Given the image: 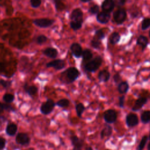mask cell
Masks as SVG:
<instances>
[{"instance_id":"cell-32","label":"cell","mask_w":150,"mask_h":150,"mask_svg":"<svg viewBox=\"0 0 150 150\" xmlns=\"http://www.w3.org/2000/svg\"><path fill=\"white\" fill-rule=\"evenodd\" d=\"M150 26V18H144L142 22L141 28L142 30H145Z\"/></svg>"},{"instance_id":"cell-15","label":"cell","mask_w":150,"mask_h":150,"mask_svg":"<svg viewBox=\"0 0 150 150\" xmlns=\"http://www.w3.org/2000/svg\"><path fill=\"white\" fill-rule=\"evenodd\" d=\"M17 129H18V127L15 124L10 123L7 125L5 129V132L8 135L13 136L16 133Z\"/></svg>"},{"instance_id":"cell-13","label":"cell","mask_w":150,"mask_h":150,"mask_svg":"<svg viewBox=\"0 0 150 150\" xmlns=\"http://www.w3.org/2000/svg\"><path fill=\"white\" fill-rule=\"evenodd\" d=\"M110 18V14L108 12L102 11L98 13L97 15V20L101 23L105 24L107 23Z\"/></svg>"},{"instance_id":"cell-50","label":"cell","mask_w":150,"mask_h":150,"mask_svg":"<svg viewBox=\"0 0 150 150\" xmlns=\"http://www.w3.org/2000/svg\"><path fill=\"white\" fill-rule=\"evenodd\" d=\"M149 38H150V30H149Z\"/></svg>"},{"instance_id":"cell-8","label":"cell","mask_w":150,"mask_h":150,"mask_svg":"<svg viewBox=\"0 0 150 150\" xmlns=\"http://www.w3.org/2000/svg\"><path fill=\"white\" fill-rule=\"evenodd\" d=\"M138 124L137 115L133 113H129L126 117V124L129 127H133Z\"/></svg>"},{"instance_id":"cell-47","label":"cell","mask_w":150,"mask_h":150,"mask_svg":"<svg viewBox=\"0 0 150 150\" xmlns=\"http://www.w3.org/2000/svg\"><path fill=\"white\" fill-rule=\"evenodd\" d=\"M86 150H93V149L91 147H88V148H87Z\"/></svg>"},{"instance_id":"cell-33","label":"cell","mask_w":150,"mask_h":150,"mask_svg":"<svg viewBox=\"0 0 150 150\" xmlns=\"http://www.w3.org/2000/svg\"><path fill=\"white\" fill-rule=\"evenodd\" d=\"M47 39V38L46 36H45V35H39L36 38V42L38 44L41 45V44H43L45 42H46Z\"/></svg>"},{"instance_id":"cell-26","label":"cell","mask_w":150,"mask_h":150,"mask_svg":"<svg viewBox=\"0 0 150 150\" xmlns=\"http://www.w3.org/2000/svg\"><path fill=\"white\" fill-rule=\"evenodd\" d=\"M85 110V107L82 103H79L76 105V111L77 115L79 117H81L83 111Z\"/></svg>"},{"instance_id":"cell-48","label":"cell","mask_w":150,"mask_h":150,"mask_svg":"<svg viewBox=\"0 0 150 150\" xmlns=\"http://www.w3.org/2000/svg\"><path fill=\"white\" fill-rule=\"evenodd\" d=\"M81 1L82 2H89V1H83V0H81Z\"/></svg>"},{"instance_id":"cell-24","label":"cell","mask_w":150,"mask_h":150,"mask_svg":"<svg viewBox=\"0 0 150 150\" xmlns=\"http://www.w3.org/2000/svg\"><path fill=\"white\" fill-rule=\"evenodd\" d=\"M141 120L144 124L149 122L150 121V111H144L141 115Z\"/></svg>"},{"instance_id":"cell-38","label":"cell","mask_w":150,"mask_h":150,"mask_svg":"<svg viewBox=\"0 0 150 150\" xmlns=\"http://www.w3.org/2000/svg\"><path fill=\"white\" fill-rule=\"evenodd\" d=\"M41 2H42L40 0H31L30 5H31L32 7H33L34 8H38L40 5Z\"/></svg>"},{"instance_id":"cell-22","label":"cell","mask_w":150,"mask_h":150,"mask_svg":"<svg viewBox=\"0 0 150 150\" xmlns=\"http://www.w3.org/2000/svg\"><path fill=\"white\" fill-rule=\"evenodd\" d=\"M129 88V86L127 82L123 81L121 82L118 86V90L121 94L125 93L128 91Z\"/></svg>"},{"instance_id":"cell-27","label":"cell","mask_w":150,"mask_h":150,"mask_svg":"<svg viewBox=\"0 0 150 150\" xmlns=\"http://www.w3.org/2000/svg\"><path fill=\"white\" fill-rule=\"evenodd\" d=\"M148 136L146 135H144L142 137L138 146V149L137 150H143L146 142H147V141H148Z\"/></svg>"},{"instance_id":"cell-28","label":"cell","mask_w":150,"mask_h":150,"mask_svg":"<svg viewBox=\"0 0 150 150\" xmlns=\"http://www.w3.org/2000/svg\"><path fill=\"white\" fill-rule=\"evenodd\" d=\"M14 95L10 93H6L3 96V100L6 103H12L14 100Z\"/></svg>"},{"instance_id":"cell-42","label":"cell","mask_w":150,"mask_h":150,"mask_svg":"<svg viewBox=\"0 0 150 150\" xmlns=\"http://www.w3.org/2000/svg\"><path fill=\"white\" fill-rule=\"evenodd\" d=\"M125 1L118 0V1H115V2H114V4H115H115H117V5L118 6H122V5L125 4Z\"/></svg>"},{"instance_id":"cell-40","label":"cell","mask_w":150,"mask_h":150,"mask_svg":"<svg viewBox=\"0 0 150 150\" xmlns=\"http://www.w3.org/2000/svg\"><path fill=\"white\" fill-rule=\"evenodd\" d=\"M4 105V108L5 110H8V111H15V109L9 104L6 103V104H3Z\"/></svg>"},{"instance_id":"cell-9","label":"cell","mask_w":150,"mask_h":150,"mask_svg":"<svg viewBox=\"0 0 150 150\" xmlns=\"http://www.w3.org/2000/svg\"><path fill=\"white\" fill-rule=\"evenodd\" d=\"M47 67H53L56 70H61L65 66V62L63 60L57 59L47 63Z\"/></svg>"},{"instance_id":"cell-16","label":"cell","mask_w":150,"mask_h":150,"mask_svg":"<svg viewBox=\"0 0 150 150\" xmlns=\"http://www.w3.org/2000/svg\"><path fill=\"white\" fill-rule=\"evenodd\" d=\"M70 141L71 144L73 145L74 148H81L83 145L84 142L82 139H80L76 135H72L70 137Z\"/></svg>"},{"instance_id":"cell-29","label":"cell","mask_w":150,"mask_h":150,"mask_svg":"<svg viewBox=\"0 0 150 150\" xmlns=\"http://www.w3.org/2000/svg\"><path fill=\"white\" fill-rule=\"evenodd\" d=\"M81 26H82V22L73 21H71L70 22V27L74 30H77L80 29Z\"/></svg>"},{"instance_id":"cell-43","label":"cell","mask_w":150,"mask_h":150,"mask_svg":"<svg viewBox=\"0 0 150 150\" xmlns=\"http://www.w3.org/2000/svg\"><path fill=\"white\" fill-rule=\"evenodd\" d=\"M124 96H122L120 97V101H119V104L120 107L122 108L124 107Z\"/></svg>"},{"instance_id":"cell-41","label":"cell","mask_w":150,"mask_h":150,"mask_svg":"<svg viewBox=\"0 0 150 150\" xmlns=\"http://www.w3.org/2000/svg\"><path fill=\"white\" fill-rule=\"evenodd\" d=\"M121 77L120 76L119 74H116L114 76V81L116 83H119V81H121Z\"/></svg>"},{"instance_id":"cell-19","label":"cell","mask_w":150,"mask_h":150,"mask_svg":"<svg viewBox=\"0 0 150 150\" xmlns=\"http://www.w3.org/2000/svg\"><path fill=\"white\" fill-rule=\"evenodd\" d=\"M24 90L29 96H32L35 95L38 92V88L35 86H28V84H25L24 86Z\"/></svg>"},{"instance_id":"cell-23","label":"cell","mask_w":150,"mask_h":150,"mask_svg":"<svg viewBox=\"0 0 150 150\" xmlns=\"http://www.w3.org/2000/svg\"><path fill=\"white\" fill-rule=\"evenodd\" d=\"M120 39V36L118 34V33H117V32L112 33L110 35V38H109L110 42L112 45H114V44H116L117 43H118L119 42Z\"/></svg>"},{"instance_id":"cell-25","label":"cell","mask_w":150,"mask_h":150,"mask_svg":"<svg viewBox=\"0 0 150 150\" xmlns=\"http://www.w3.org/2000/svg\"><path fill=\"white\" fill-rule=\"evenodd\" d=\"M81 56L84 61H88L93 57V53L90 49H85L83 51Z\"/></svg>"},{"instance_id":"cell-21","label":"cell","mask_w":150,"mask_h":150,"mask_svg":"<svg viewBox=\"0 0 150 150\" xmlns=\"http://www.w3.org/2000/svg\"><path fill=\"white\" fill-rule=\"evenodd\" d=\"M112 134V127L108 125H106L101 132V138L103 139L105 137H109Z\"/></svg>"},{"instance_id":"cell-30","label":"cell","mask_w":150,"mask_h":150,"mask_svg":"<svg viewBox=\"0 0 150 150\" xmlns=\"http://www.w3.org/2000/svg\"><path fill=\"white\" fill-rule=\"evenodd\" d=\"M56 105L60 107H66L69 105V101L67 99L63 98L59 100L56 103Z\"/></svg>"},{"instance_id":"cell-5","label":"cell","mask_w":150,"mask_h":150,"mask_svg":"<svg viewBox=\"0 0 150 150\" xmlns=\"http://www.w3.org/2000/svg\"><path fill=\"white\" fill-rule=\"evenodd\" d=\"M54 22L53 20L48 18L36 19L33 21V23L40 28H47L50 26Z\"/></svg>"},{"instance_id":"cell-37","label":"cell","mask_w":150,"mask_h":150,"mask_svg":"<svg viewBox=\"0 0 150 150\" xmlns=\"http://www.w3.org/2000/svg\"><path fill=\"white\" fill-rule=\"evenodd\" d=\"M0 84H1L2 87H4V88H9V87L11 86V81H6V80L1 79V80H0Z\"/></svg>"},{"instance_id":"cell-11","label":"cell","mask_w":150,"mask_h":150,"mask_svg":"<svg viewBox=\"0 0 150 150\" xmlns=\"http://www.w3.org/2000/svg\"><path fill=\"white\" fill-rule=\"evenodd\" d=\"M71 19L73 21H77L83 23V12L80 8L74 9L71 14Z\"/></svg>"},{"instance_id":"cell-39","label":"cell","mask_w":150,"mask_h":150,"mask_svg":"<svg viewBox=\"0 0 150 150\" xmlns=\"http://www.w3.org/2000/svg\"><path fill=\"white\" fill-rule=\"evenodd\" d=\"M6 141L4 138L0 137V150H2L4 149L6 145Z\"/></svg>"},{"instance_id":"cell-6","label":"cell","mask_w":150,"mask_h":150,"mask_svg":"<svg viewBox=\"0 0 150 150\" xmlns=\"http://www.w3.org/2000/svg\"><path fill=\"white\" fill-rule=\"evenodd\" d=\"M30 139L28 135L26 133L23 132H19L17 134L15 141L18 144L21 145H25L29 144L30 142Z\"/></svg>"},{"instance_id":"cell-18","label":"cell","mask_w":150,"mask_h":150,"mask_svg":"<svg viewBox=\"0 0 150 150\" xmlns=\"http://www.w3.org/2000/svg\"><path fill=\"white\" fill-rule=\"evenodd\" d=\"M110 76V73L107 70H103L99 72L98 75V78L100 80V81L106 82L109 80Z\"/></svg>"},{"instance_id":"cell-1","label":"cell","mask_w":150,"mask_h":150,"mask_svg":"<svg viewBox=\"0 0 150 150\" xmlns=\"http://www.w3.org/2000/svg\"><path fill=\"white\" fill-rule=\"evenodd\" d=\"M102 59L100 56H97L91 61L87 63L84 66V69L89 72H94L96 71L102 63Z\"/></svg>"},{"instance_id":"cell-3","label":"cell","mask_w":150,"mask_h":150,"mask_svg":"<svg viewBox=\"0 0 150 150\" xmlns=\"http://www.w3.org/2000/svg\"><path fill=\"white\" fill-rule=\"evenodd\" d=\"M64 73H66V76L67 78L69 79L70 83L75 81L80 75L79 70L74 67L67 69Z\"/></svg>"},{"instance_id":"cell-36","label":"cell","mask_w":150,"mask_h":150,"mask_svg":"<svg viewBox=\"0 0 150 150\" xmlns=\"http://www.w3.org/2000/svg\"><path fill=\"white\" fill-rule=\"evenodd\" d=\"M99 11V6L97 5H94L90 8L89 12L91 14H96Z\"/></svg>"},{"instance_id":"cell-4","label":"cell","mask_w":150,"mask_h":150,"mask_svg":"<svg viewBox=\"0 0 150 150\" xmlns=\"http://www.w3.org/2000/svg\"><path fill=\"white\" fill-rule=\"evenodd\" d=\"M127 14L125 9H117L113 15V18L115 22L117 24H121L122 23L125 19H126Z\"/></svg>"},{"instance_id":"cell-44","label":"cell","mask_w":150,"mask_h":150,"mask_svg":"<svg viewBox=\"0 0 150 150\" xmlns=\"http://www.w3.org/2000/svg\"><path fill=\"white\" fill-rule=\"evenodd\" d=\"M4 110V108L3 104H2V103H0V114Z\"/></svg>"},{"instance_id":"cell-45","label":"cell","mask_w":150,"mask_h":150,"mask_svg":"<svg viewBox=\"0 0 150 150\" xmlns=\"http://www.w3.org/2000/svg\"><path fill=\"white\" fill-rule=\"evenodd\" d=\"M147 149H148V150H150V141H149V142L148 144Z\"/></svg>"},{"instance_id":"cell-2","label":"cell","mask_w":150,"mask_h":150,"mask_svg":"<svg viewBox=\"0 0 150 150\" xmlns=\"http://www.w3.org/2000/svg\"><path fill=\"white\" fill-rule=\"evenodd\" d=\"M55 104L52 99H47V101L43 103L40 107V111L43 114L47 115L50 114L53 110Z\"/></svg>"},{"instance_id":"cell-10","label":"cell","mask_w":150,"mask_h":150,"mask_svg":"<svg viewBox=\"0 0 150 150\" xmlns=\"http://www.w3.org/2000/svg\"><path fill=\"white\" fill-rule=\"evenodd\" d=\"M70 49L71 50L73 56L77 58H79L81 56L83 50L81 46L77 43H73L70 46Z\"/></svg>"},{"instance_id":"cell-46","label":"cell","mask_w":150,"mask_h":150,"mask_svg":"<svg viewBox=\"0 0 150 150\" xmlns=\"http://www.w3.org/2000/svg\"><path fill=\"white\" fill-rule=\"evenodd\" d=\"M73 150H81V148H74L73 149Z\"/></svg>"},{"instance_id":"cell-12","label":"cell","mask_w":150,"mask_h":150,"mask_svg":"<svg viewBox=\"0 0 150 150\" xmlns=\"http://www.w3.org/2000/svg\"><path fill=\"white\" fill-rule=\"evenodd\" d=\"M114 6H115V4L113 1L105 0L102 3L101 8L104 12L109 13L113 10Z\"/></svg>"},{"instance_id":"cell-7","label":"cell","mask_w":150,"mask_h":150,"mask_svg":"<svg viewBox=\"0 0 150 150\" xmlns=\"http://www.w3.org/2000/svg\"><path fill=\"white\" fill-rule=\"evenodd\" d=\"M117 114L113 110H108L104 113V119L107 123H113L117 120Z\"/></svg>"},{"instance_id":"cell-35","label":"cell","mask_w":150,"mask_h":150,"mask_svg":"<svg viewBox=\"0 0 150 150\" xmlns=\"http://www.w3.org/2000/svg\"><path fill=\"white\" fill-rule=\"evenodd\" d=\"M91 46L94 49H99L101 46V43L96 39H93L91 41Z\"/></svg>"},{"instance_id":"cell-51","label":"cell","mask_w":150,"mask_h":150,"mask_svg":"<svg viewBox=\"0 0 150 150\" xmlns=\"http://www.w3.org/2000/svg\"><path fill=\"white\" fill-rule=\"evenodd\" d=\"M107 150H109V149H107Z\"/></svg>"},{"instance_id":"cell-20","label":"cell","mask_w":150,"mask_h":150,"mask_svg":"<svg viewBox=\"0 0 150 150\" xmlns=\"http://www.w3.org/2000/svg\"><path fill=\"white\" fill-rule=\"evenodd\" d=\"M137 42L138 45L141 46L142 50H144L148 43V40L146 37L144 36H139L137 39Z\"/></svg>"},{"instance_id":"cell-31","label":"cell","mask_w":150,"mask_h":150,"mask_svg":"<svg viewBox=\"0 0 150 150\" xmlns=\"http://www.w3.org/2000/svg\"><path fill=\"white\" fill-rule=\"evenodd\" d=\"M105 37V34L104 33V32L102 30H97L96 31V33H95V36H94V38L95 39H96V40H101V39H104Z\"/></svg>"},{"instance_id":"cell-14","label":"cell","mask_w":150,"mask_h":150,"mask_svg":"<svg viewBox=\"0 0 150 150\" xmlns=\"http://www.w3.org/2000/svg\"><path fill=\"white\" fill-rule=\"evenodd\" d=\"M147 101V98L145 97H140L137 99L132 108L133 111H138L141 109L144 104H146Z\"/></svg>"},{"instance_id":"cell-49","label":"cell","mask_w":150,"mask_h":150,"mask_svg":"<svg viewBox=\"0 0 150 150\" xmlns=\"http://www.w3.org/2000/svg\"><path fill=\"white\" fill-rule=\"evenodd\" d=\"M149 139H150V132H149V138H148Z\"/></svg>"},{"instance_id":"cell-34","label":"cell","mask_w":150,"mask_h":150,"mask_svg":"<svg viewBox=\"0 0 150 150\" xmlns=\"http://www.w3.org/2000/svg\"><path fill=\"white\" fill-rule=\"evenodd\" d=\"M55 3V7L57 11H62L64 10V5L60 1H54Z\"/></svg>"},{"instance_id":"cell-17","label":"cell","mask_w":150,"mask_h":150,"mask_svg":"<svg viewBox=\"0 0 150 150\" xmlns=\"http://www.w3.org/2000/svg\"><path fill=\"white\" fill-rule=\"evenodd\" d=\"M43 53L45 56L50 58H55L58 54L57 50L56 49L52 48V47H48L45 50H43Z\"/></svg>"}]
</instances>
